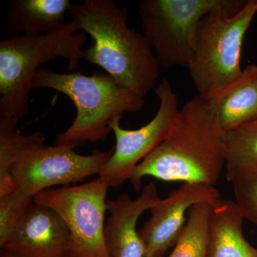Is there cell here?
Returning <instances> with one entry per match:
<instances>
[{
    "instance_id": "obj_18",
    "label": "cell",
    "mask_w": 257,
    "mask_h": 257,
    "mask_svg": "<svg viewBox=\"0 0 257 257\" xmlns=\"http://www.w3.org/2000/svg\"><path fill=\"white\" fill-rule=\"evenodd\" d=\"M212 205L195 204L189 209L182 234L167 257H207Z\"/></svg>"
},
{
    "instance_id": "obj_17",
    "label": "cell",
    "mask_w": 257,
    "mask_h": 257,
    "mask_svg": "<svg viewBox=\"0 0 257 257\" xmlns=\"http://www.w3.org/2000/svg\"><path fill=\"white\" fill-rule=\"evenodd\" d=\"M17 124L12 120L0 118V197L18 188L12 172L22 152L35 144L45 142L42 134L36 132L23 135L17 130Z\"/></svg>"
},
{
    "instance_id": "obj_6",
    "label": "cell",
    "mask_w": 257,
    "mask_h": 257,
    "mask_svg": "<svg viewBox=\"0 0 257 257\" xmlns=\"http://www.w3.org/2000/svg\"><path fill=\"white\" fill-rule=\"evenodd\" d=\"M236 0H143L138 12L143 35L160 67L188 68L198 28L207 14Z\"/></svg>"
},
{
    "instance_id": "obj_10",
    "label": "cell",
    "mask_w": 257,
    "mask_h": 257,
    "mask_svg": "<svg viewBox=\"0 0 257 257\" xmlns=\"http://www.w3.org/2000/svg\"><path fill=\"white\" fill-rule=\"evenodd\" d=\"M213 186L182 183L150 209L151 217L139 231L146 249L145 257H163L175 246L187 222V212L195 204L214 205L220 200Z\"/></svg>"
},
{
    "instance_id": "obj_20",
    "label": "cell",
    "mask_w": 257,
    "mask_h": 257,
    "mask_svg": "<svg viewBox=\"0 0 257 257\" xmlns=\"http://www.w3.org/2000/svg\"><path fill=\"white\" fill-rule=\"evenodd\" d=\"M235 203L245 219L257 225V167L243 172L231 182Z\"/></svg>"
},
{
    "instance_id": "obj_15",
    "label": "cell",
    "mask_w": 257,
    "mask_h": 257,
    "mask_svg": "<svg viewBox=\"0 0 257 257\" xmlns=\"http://www.w3.org/2000/svg\"><path fill=\"white\" fill-rule=\"evenodd\" d=\"M244 219L235 202L220 199L212 206L207 257H257L243 234Z\"/></svg>"
},
{
    "instance_id": "obj_5",
    "label": "cell",
    "mask_w": 257,
    "mask_h": 257,
    "mask_svg": "<svg viewBox=\"0 0 257 257\" xmlns=\"http://www.w3.org/2000/svg\"><path fill=\"white\" fill-rule=\"evenodd\" d=\"M256 14L257 0H236L202 19L187 68L198 95H212L241 76L243 40Z\"/></svg>"
},
{
    "instance_id": "obj_9",
    "label": "cell",
    "mask_w": 257,
    "mask_h": 257,
    "mask_svg": "<svg viewBox=\"0 0 257 257\" xmlns=\"http://www.w3.org/2000/svg\"><path fill=\"white\" fill-rule=\"evenodd\" d=\"M155 92L160 106L147 124L137 130H126L120 125L121 116L111 123L116 144L112 156L99 174L107 179L109 187H119L130 180L135 167L170 135L178 121V97L171 83L163 79Z\"/></svg>"
},
{
    "instance_id": "obj_1",
    "label": "cell",
    "mask_w": 257,
    "mask_h": 257,
    "mask_svg": "<svg viewBox=\"0 0 257 257\" xmlns=\"http://www.w3.org/2000/svg\"><path fill=\"white\" fill-rule=\"evenodd\" d=\"M224 133L207 99L194 96L181 108L170 135L135 167L134 189L146 177L214 187L225 168Z\"/></svg>"
},
{
    "instance_id": "obj_14",
    "label": "cell",
    "mask_w": 257,
    "mask_h": 257,
    "mask_svg": "<svg viewBox=\"0 0 257 257\" xmlns=\"http://www.w3.org/2000/svg\"><path fill=\"white\" fill-rule=\"evenodd\" d=\"M8 22L3 30L10 37L45 35L66 25L69 0H9Z\"/></svg>"
},
{
    "instance_id": "obj_19",
    "label": "cell",
    "mask_w": 257,
    "mask_h": 257,
    "mask_svg": "<svg viewBox=\"0 0 257 257\" xmlns=\"http://www.w3.org/2000/svg\"><path fill=\"white\" fill-rule=\"evenodd\" d=\"M33 203L34 197L19 188L0 197V246L9 239Z\"/></svg>"
},
{
    "instance_id": "obj_13",
    "label": "cell",
    "mask_w": 257,
    "mask_h": 257,
    "mask_svg": "<svg viewBox=\"0 0 257 257\" xmlns=\"http://www.w3.org/2000/svg\"><path fill=\"white\" fill-rule=\"evenodd\" d=\"M204 98L224 133L257 119V65L246 66L234 82Z\"/></svg>"
},
{
    "instance_id": "obj_8",
    "label": "cell",
    "mask_w": 257,
    "mask_h": 257,
    "mask_svg": "<svg viewBox=\"0 0 257 257\" xmlns=\"http://www.w3.org/2000/svg\"><path fill=\"white\" fill-rule=\"evenodd\" d=\"M45 143L24 150L12 172L17 187L32 197L54 186L68 185L99 175L114 152L113 147L82 155L72 147L47 146Z\"/></svg>"
},
{
    "instance_id": "obj_12",
    "label": "cell",
    "mask_w": 257,
    "mask_h": 257,
    "mask_svg": "<svg viewBox=\"0 0 257 257\" xmlns=\"http://www.w3.org/2000/svg\"><path fill=\"white\" fill-rule=\"evenodd\" d=\"M160 199L157 186L150 182L136 199L124 194L108 201L109 215L104 228V240L110 257L146 256L137 223L140 216Z\"/></svg>"
},
{
    "instance_id": "obj_2",
    "label": "cell",
    "mask_w": 257,
    "mask_h": 257,
    "mask_svg": "<svg viewBox=\"0 0 257 257\" xmlns=\"http://www.w3.org/2000/svg\"><path fill=\"white\" fill-rule=\"evenodd\" d=\"M69 13L77 30L93 40L82 60L145 99L156 84L160 67L143 34L128 28L126 8L114 0H84L72 4Z\"/></svg>"
},
{
    "instance_id": "obj_21",
    "label": "cell",
    "mask_w": 257,
    "mask_h": 257,
    "mask_svg": "<svg viewBox=\"0 0 257 257\" xmlns=\"http://www.w3.org/2000/svg\"><path fill=\"white\" fill-rule=\"evenodd\" d=\"M1 257H15V256H13V255L10 254V253L7 252V251H4V250H2Z\"/></svg>"
},
{
    "instance_id": "obj_7",
    "label": "cell",
    "mask_w": 257,
    "mask_h": 257,
    "mask_svg": "<svg viewBox=\"0 0 257 257\" xmlns=\"http://www.w3.org/2000/svg\"><path fill=\"white\" fill-rule=\"evenodd\" d=\"M107 179L99 177L75 187L47 189L34 202L57 213L68 228L67 257H110L104 240Z\"/></svg>"
},
{
    "instance_id": "obj_3",
    "label": "cell",
    "mask_w": 257,
    "mask_h": 257,
    "mask_svg": "<svg viewBox=\"0 0 257 257\" xmlns=\"http://www.w3.org/2000/svg\"><path fill=\"white\" fill-rule=\"evenodd\" d=\"M48 88L68 96L77 109L73 122L56 139L55 145L75 148L83 143L103 141L111 123L125 112H137L145 99L119 85L109 74L81 71L57 73L41 67L33 81L35 88Z\"/></svg>"
},
{
    "instance_id": "obj_4",
    "label": "cell",
    "mask_w": 257,
    "mask_h": 257,
    "mask_svg": "<svg viewBox=\"0 0 257 257\" xmlns=\"http://www.w3.org/2000/svg\"><path fill=\"white\" fill-rule=\"evenodd\" d=\"M86 40V33L70 22L51 33L0 42V118L18 124L30 111L29 95L42 64L63 57L69 70H75L83 59Z\"/></svg>"
},
{
    "instance_id": "obj_16",
    "label": "cell",
    "mask_w": 257,
    "mask_h": 257,
    "mask_svg": "<svg viewBox=\"0 0 257 257\" xmlns=\"http://www.w3.org/2000/svg\"><path fill=\"white\" fill-rule=\"evenodd\" d=\"M225 170L228 182L257 167V119L224 133Z\"/></svg>"
},
{
    "instance_id": "obj_11",
    "label": "cell",
    "mask_w": 257,
    "mask_h": 257,
    "mask_svg": "<svg viewBox=\"0 0 257 257\" xmlns=\"http://www.w3.org/2000/svg\"><path fill=\"white\" fill-rule=\"evenodd\" d=\"M69 243L68 228L60 216L34 202L1 248L15 257H67Z\"/></svg>"
}]
</instances>
